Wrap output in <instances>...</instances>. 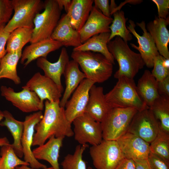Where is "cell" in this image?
Instances as JSON below:
<instances>
[{
  "label": "cell",
  "instance_id": "6da1fadb",
  "mask_svg": "<svg viewBox=\"0 0 169 169\" xmlns=\"http://www.w3.org/2000/svg\"><path fill=\"white\" fill-rule=\"evenodd\" d=\"M59 102L45 100L43 117L35 127L33 146L43 144L52 136L64 138L74 136L72 123L67 119L64 108L60 106Z\"/></svg>",
  "mask_w": 169,
  "mask_h": 169
},
{
  "label": "cell",
  "instance_id": "7a4b0ae2",
  "mask_svg": "<svg viewBox=\"0 0 169 169\" xmlns=\"http://www.w3.org/2000/svg\"><path fill=\"white\" fill-rule=\"evenodd\" d=\"M107 47L119 64V69L114 75L116 79L122 77L133 79L145 65L140 54L131 50L127 43L120 37L108 42Z\"/></svg>",
  "mask_w": 169,
  "mask_h": 169
},
{
  "label": "cell",
  "instance_id": "3957f363",
  "mask_svg": "<svg viewBox=\"0 0 169 169\" xmlns=\"http://www.w3.org/2000/svg\"><path fill=\"white\" fill-rule=\"evenodd\" d=\"M71 57L80 65L86 78L95 83L103 82L112 75L113 64L100 53L73 51Z\"/></svg>",
  "mask_w": 169,
  "mask_h": 169
},
{
  "label": "cell",
  "instance_id": "277c9868",
  "mask_svg": "<svg viewBox=\"0 0 169 169\" xmlns=\"http://www.w3.org/2000/svg\"><path fill=\"white\" fill-rule=\"evenodd\" d=\"M118 79L114 88L105 95L111 108H133L140 111L149 108L138 94L133 79L122 77Z\"/></svg>",
  "mask_w": 169,
  "mask_h": 169
},
{
  "label": "cell",
  "instance_id": "5b68a950",
  "mask_svg": "<svg viewBox=\"0 0 169 169\" xmlns=\"http://www.w3.org/2000/svg\"><path fill=\"white\" fill-rule=\"evenodd\" d=\"M137 111L133 108L111 109L101 122L103 139L116 140L126 133Z\"/></svg>",
  "mask_w": 169,
  "mask_h": 169
},
{
  "label": "cell",
  "instance_id": "8992f818",
  "mask_svg": "<svg viewBox=\"0 0 169 169\" xmlns=\"http://www.w3.org/2000/svg\"><path fill=\"white\" fill-rule=\"evenodd\" d=\"M44 11L36 16L31 43L50 38L60 18L61 10L57 0L44 2Z\"/></svg>",
  "mask_w": 169,
  "mask_h": 169
},
{
  "label": "cell",
  "instance_id": "52a82bcc",
  "mask_svg": "<svg viewBox=\"0 0 169 169\" xmlns=\"http://www.w3.org/2000/svg\"><path fill=\"white\" fill-rule=\"evenodd\" d=\"M14 14L4 28L10 33L20 27L33 28L34 19L44 9V2L41 0H11Z\"/></svg>",
  "mask_w": 169,
  "mask_h": 169
},
{
  "label": "cell",
  "instance_id": "ba28073f",
  "mask_svg": "<svg viewBox=\"0 0 169 169\" xmlns=\"http://www.w3.org/2000/svg\"><path fill=\"white\" fill-rule=\"evenodd\" d=\"M89 152L96 169H114L125 158L116 140L103 139L91 146Z\"/></svg>",
  "mask_w": 169,
  "mask_h": 169
},
{
  "label": "cell",
  "instance_id": "9c48e42d",
  "mask_svg": "<svg viewBox=\"0 0 169 169\" xmlns=\"http://www.w3.org/2000/svg\"><path fill=\"white\" fill-rule=\"evenodd\" d=\"M72 123L74 138L80 145L89 143L92 146L96 145L103 140L101 123L87 113H84L76 117Z\"/></svg>",
  "mask_w": 169,
  "mask_h": 169
},
{
  "label": "cell",
  "instance_id": "30bf717a",
  "mask_svg": "<svg viewBox=\"0 0 169 169\" xmlns=\"http://www.w3.org/2000/svg\"><path fill=\"white\" fill-rule=\"evenodd\" d=\"M22 90L16 92L10 87L2 85L0 87L1 95L23 112H36L43 110L42 103L34 92L22 87Z\"/></svg>",
  "mask_w": 169,
  "mask_h": 169
},
{
  "label": "cell",
  "instance_id": "8fae6325",
  "mask_svg": "<svg viewBox=\"0 0 169 169\" xmlns=\"http://www.w3.org/2000/svg\"><path fill=\"white\" fill-rule=\"evenodd\" d=\"M159 123L150 109L137 111L133 118L127 132L142 139L150 144L156 136Z\"/></svg>",
  "mask_w": 169,
  "mask_h": 169
},
{
  "label": "cell",
  "instance_id": "7c38bea8",
  "mask_svg": "<svg viewBox=\"0 0 169 169\" xmlns=\"http://www.w3.org/2000/svg\"><path fill=\"white\" fill-rule=\"evenodd\" d=\"M129 23V25L126 26L127 28L136 38L139 44V46H137L131 43V46L139 51L145 65L149 68H152L155 58L160 54L154 40L146 29L145 22L143 21L136 23L143 31L142 36L139 35L136 31L134 22L130 20Z\"/></svg>",
  "mask_w": 169,
  "mask_h": 169
},
{
  "label": "cell",
  "instance_id": "4fadbf2b",
  "mask_svg": "<svg viewBox=\"0 0 169 169\" xmlns=\"http://www.w3.org/2000/svg\"><path fill=\"white\" fill-rule=\"evenodd\" d=\"M43 116L41 111L34 112L26 116L23 121L24 129L21 139L24 160L29 164L32 168H47L45 164L39 162L34 157L31 147L33 145L35 127L41 120Z\"/></svg>",
  "mask_w": 169,
  "mask_h": 169
},
{
  "label": "cell",
  "instance_id": "5bb4252c",
  "mask_svg": "<svg viewBox=\"0 0 169 169\" xmlns=\"http://www.w3.org/2000/svg\"><path fill=\"white\" fill-rule=\"evenodd\" d=\"M95 84L90 79H84L75 89L71 99L66 102L65 114L67 119L71 123L75 118L85 113L90 90Z\"/></svg>",
  "mask_w": 169,
  "mask_h": 169
},
{
  "label": "cell",
  "instance_id": "9a60e30c",
  "mask_svg": "<svg viewBox=\"0 0 169 169\" xmlns=\"http://www.w3.org/2000/svg\"><path fill=\"white\" fill-rule=\"evenodd\" d=\"M23 87L34 92L44 103V100L60 101L62 93L57 84L51 79L39 72L33 74Z\"/></svg>",
  "mask_w": 169,
  "mask_h": 169
},
{
  "label": "cell",
  "instance_id": "2e32d148",
  "mask_svg": "<svg viewBox=\"0 0 169 169\" xmlns=\"http://www.w3.org/2000/svg\"><path fill=\"white\" fill-rule=\"evenodd\" d=\"M125 158L147 160L150 144L141 138L126 132L116 140Z\"/></svg>",
  "mask_w": 169,
  "mask_h": 169
},
{
  "label": "cell",
  "instance_id": "e0dca14e",
  "mask_svg": "<svg viewBox=\"0 0 169 169\" xmlns=\"http://www.w3.org/2000/svg\"><path fill=\"white\" fill-rule=\"evenodd\" d=\"M113 19L105 16L93 6L89 17L79 31L82 44L94 35L103 33H110V26Z\"/></svg>",
  "mask_w": 169,
  "mask_h": 169
},
{
  "label": "cell",
  "instance_id": "ac0fdd59",
  "mask_svg": "<svg viewBox=\"0 0 169 169\" xmlns=\"http://www.w3.org/2000/svg\"><path fill=\"white\" fill-rule=\"evenodd\" d=\"M169 24V17L166 19L156 17L155 19L148 23L146 26L147 31L154 41L160 54L166 59H169L168 48L169 32L167 28Z\"/></svg>",
  "mask_w": 169,
  "mask_h": 169
},
{
  "label": "cell",
  "instance_id": "d6986e66",
  "mask_svg": "<svg viewBox=\"0 0 169 169\" xmlns=\"http://www.w3.org/2000/svg\"><path fill=\"white\" fill-rule=\"evenodd\" d=\"M69 61L67 51L65 48L63 47L56 62L51 63L46 58L41 57L37 59L36 65L44 71V75L52 79L63 92L64 89L61 77Z\"/></svg>",
  "mask_w": 169,
  "mask_h": 169
},
{
  "label": "cell",
  "instance_id": "ffe728a7",
  "mask_svg": "<svg viewBox=\"0 0 169 169\" xmlns=\"http://www.w3.org/2000/svg\"><path fill=\"white\" fill-rule=\"evenodd\" d=\"M62 46L60 42L51 38L31 43L22 52L20 63L25 67L33 61L39 58H46L50 53Z\"/></svg>",
  "mask_w": 169,
  "mask_h": 169
},
{
  "label": "cell",
  "instance_id": "44dd1931",
  "mask_svg": "<svg viewBox=\"0 0 169 169\" xmlns=\"http://www.w3.org/2000/svg\"><path fill=\"white\" fill-rule=\"evenodd\" d=\"M111 109L105 100L103 88L94 84L90 90L85 113L101 123Z\"/></svg>",
  "mask_w": 169,
  "mask_h": 169
},
{
  "label": "cell",
  "instance_id": "7402d4cb",
  "mask_svg": "<svg viewBox=\"0 0 169 169\" xmlns=\"http://www.w3.org/2000/svg\"><path fill=\"white\" fill-rule=\"evenodd\" d=\"M50 38L59 42L66 47L75 48L82 44L79 32L72 27L66 13L60 17Z\"/></svg>",
  "mask_w": 169,
  "mask_h": 169
},
{
  "label": "cell",
  "instance_id": "603a6c76",
  "mask_svg": "<svg viewBox=\"0 0 169 169\" xmlns=\"http://www.w3.org/2000/svg\"><path fill=\"white\" fill-rule=\"evenodd\" d=\"M64 138L51 137L48 141L32 150L35 159L46 161L53 169H60L58 162L59 151Z\"/></svg>",
  "mask_w": 169,
  "mask_h": 169
},
{
  "label": "cell",
  "instance_id": "cb8c5ba5",
  "mask_svg": "<svg viewBox=\"0 0 169 169\" xmlns=\"http://www.w3.org/2000/svg\"><path fill=\"white\" fill-rule=\"evenodd\" d=\"M92 0H72L66 13L73 28L79 32L87 20L93 6Z\"/></svg>",
  "mask_w": 169,
  "mask_h": 169
},
{
  "label": "cell",
  "instance_id": "d4e9b609",
  "mask_svg": "<svg viewBox=\"0 0 169 169\" xmlns=\"http://www.w3.org/2000/svg\"><path fill=\"white\" fill-rule=\"evenodd\" d=\"M63 75L65 79L66 88L62 98L59 102L60 106L64 108L72 93L84 79V74L79 69L78 64L72 60L67 64Z\"/></svg>",
  "mask_w": 169,
  "mask_h": 169
},
{
  "label": "cell",
  "instance_id": "484cf974",
  "mask_svg": "<svg viewBox=\"0 0 169 169\" xmlns=\"http://www.w3.org/2000/svg\"><path fill=\"white\" fill-rule=\"evenodd\" d=\"M158 82L151 73L145 70L136 85L137 92L142 100L149 107L159 97Z\"/></svg>",
  "mask_w": 169,
  "mask_h": 169
},
{
  "label": "cell",
  "instance_id": "4316f807",
  "mask_svg": "<svg viewBox=\"0 0 169 169\" xmlns=\"http://www.w3.org/2000/svg\"><path fill=\"white\" fill-rule=\"evenodd\" d=\"M110 33H103L93 36L73 51H91L101 54L115 64V59L109 51L107 43Z\"/></svg>",
  "mask_w": 169,
  "mask_h": 169
},
{
  "label": "cell",
  "instance_id": "83f0119b",
  "mask_svg": "<svg viewBox=\"0 0 169 169\" xmlns=\"http://www.w3.org/2000/svg\"><path fill=\"white\" fill-rule=\"evenodd\" d=\"M3 112L4 120L1 122V126L6 127L11 133L13 140L11 144L17 156L20 158L23 156L21 139L24 129L23 121L16 120L8 111Z\"/></svg>",
  "mask_w": 169,
  "mask_h": 169
},
{
  "label": "cell",
  "instance_id": "f1b7e54d",
  "mask_svg": "<svg viewBox=\"0 0 169 169\" xmlns=\"http://www.w3.org/2000/svg\"><path fill=\"white\" fill-rule=\"evenodd\" d=\"M22 51L7 53L0 61V80L6 78L12 80L16 85L21 83L18 74L17 65L22 54Z\"/></svg>",
  "mask_w": 169,
  "mask_h": 169
},
{
  "label": "cell",
  "instance_id": "f546056e",
  "mask_svg": "<svg viewBox=\"0 0 169 169\" xmlns=\"http://www.w3.org/2000/svg\"><path fill=\"white\" fill-rule=\"evenodd\" d=\"M33 28H18L10 33L6 44L7 53L22 51L23 47L31 39Z\"/></svg>",
  "mask_w": 169,
  "mask_h": 169
},
{
  "label": "cell",
  "instance_id": "4dcf8cb0",
  "mask_svg": "<svg viewBox=\"0 0 169 169\" xmlns=\"http://www.w3.org/2000/svg\"><path fill=\"white\" fill-rule=\"evenodd\" d=\"M149 108L158 121L160 128L169 134V96L159 95Z\"/></svg>",
  "mask_w": 169,
  "mask_h": 169
},
{
  "label": "cell",
  "instance_id": "1f68e13d",
  "mask_svg": "<svg viewBox=\"0 0 169 169\" xmlns=\"http://www.w3.org/2000/svg\"><path fill=\"white\" fill-rule=\"evenodd\" d=\"M113 14L114 19L110 26V32L108 42L117 36L120 37L126 43L131 40L132 35L126 25L127 18H125L123 11L118 10Z\"/></svg>",
  "mask_w": 169,
  "mask_h": 169
},
{
  "label": "cell",
  "instance_id": "d6a6232c",
  "mask_svg": "<svg viewBox=\"0 0 169 169\" xmlns=\"http://www.w3.org/2000/svg\"><path fill=\"white\" fill-rule=\"evenodd\" d=\"M88 147L86 144L77 145L73 154H68L61 163L63 169H93L87 167L86 162L83 159V154L86 149Z\"/></svg>",
  "mask_w": 169,
  "mask_h": 169
},
{
  "label": "cell",
  "instance_id": "836d02e7",
  "mask_svg": "<svg viewBox=\"0 0 169 169\" xmlns=\"http://www.w3.org/2000/svg\"><path fill=\"white\" fill-rule=\"evenodd\" d=\"M0 156V169H15L22 165L29 166L17 156L10 144L1 146Z\"/></svg>",
  "mask_w": 169,
  "mask_h": 169
},
{
  "label": "cell",
  "instance_id": "e575fe53",
  "mask_svg": "<svg viewBox=\"0 0 169 169\" xmlns=\"http://www.w3.org/2000/svg\"><path fill=\"white\" fill-rule=\"evenodd\" d=\"M150 152L155 153L169 163V134L160 127L155 138L150 144Z\"/></svg>",
  "mask_w": 169,
  "mask_h": 169
},
{
  "label": "cell",
  "instance_id": "d590c367",
  "mask_svg": "<svg viewBox=\"0 0 169 169\" xmlns=\"http://www.w3.org/2000/svg\"><path fill=\"white\" fill-rule=\"evenodd\" d=\"M164 58L160 54L155 58L154 61L153 68L151 73L157 82L169 76V69L166 68L163 64Z\"/></svg>",
  "mask_w": 169,
  "mask_h": 169
},
{
  "label": "cell",
  "instance_id": "8d00e7d4",
  "mask_svg": "<svg viewBox=\"0 0 169 169\" xmlns=\"http://www.w3.org/2000/svg\"><path fill=\"white\" fill-rule=\"evenodd\" d=\"M13 9L10 0H0V28H4L11 18Z\"/></svg>",
  "mask_w": 169,
  "mask_h": 169
},
{
  "label": "cell",
  "instance_id": "74e56055",
  "mask_svg": "<svg viewBox=\"0 0 169 169\" xmlns=\"http://www.w3.org/2000/svg\"><path fill=\"white\" fill-rule=\"evenodd\" d=\"M147 160L151 169H169V163L155 153L150 152Z\"/></svg>",
  "mask_w": 169,
  "mask_h": 169
},
{
  "label": "cell",
  "instance_id": "f35d334b",
  "mask_svg": "<svg viewBox=\"0 0 169 169\" xmlns=\"http://www.w3.org/2000/svg\"><path fill=\"white\" fill-rule=\"evenodd\" d=\"M156 5L158 9V17L166 19L169 13V0H152Z\"/></svg>",
  "mask_w": 169,
  "mask_h": 169
},
{
  "label": "cell",
  "instance_id": "ab89813d",
  "mask_svg": "<svg viewBox=\"0 0 169 169\" xmlns=\"http://www.w3.org/2000/svg\"><path fill=\"white\" fill-rule=\"evenodd\" d=\"M95 3L94 6L99 10L105 16L110 18L111 13L109 0H93Z\"/></svg>",
  "mask_w": 169,
  "mask_h": 169
},
{
  "label": "cell",
  "instance_id": "60d3db41",
  "mask_svg": "<svg viewBox=\"0 0 169 169\" xmlns=\"http://www.w3.org/2000/svg\"><path fill=\"white\" fill-rule=\"evenodd\" d=\"M4 28H0V61L7 53L5 46L10 33L5 31Z\"/></svg>",
  "mask_w": 169,
  "mask_h": 169
},
{
  "label": "cell",
  "instance_id": "b9f144b4",
  "mask_svg": "<svg viewBox=\"0 0 169 169\" xmlns=\"http://www.w3.org/2000/svg\"><path fill=\"white\" fill-rule=\"evenodd\" d=\"M157 88L159 95L169 96V76L158 82Z\"/></svg>",
  "mask_w": 169,
  "mask_h": 169
},
{
  "label": "cell",
  "instance_id": "7bdbcfd3",
  "mask_svg": "<svg viewBox=\"0 0 169 169\" xmlns=\"http://www.w3.org/2000/svg\"><path fill=\"white\" fill-rule=\"evenodd\" d=\"M114 169H136L135 163L133 159L124 158Z\"/></svg>",
  "mask_w": 169,
  "mask_h": 169
},
{
  "label": "cell",
  "instance_id": "ee69618b",
  "mask_svg": "<svg viewBox=\"0 0 169 169\" xmlns=\"http://www.w3.org/2000/svg\"><path fill=\"white\" fill-rule=\"evenodd\" d=\"M133 160L135 163L136 169H151L147 160Z\"/></svg>",
  "mask_w": 169,
  "mask_h": 169
},
{
  "label": "cell",
  "instance_id": "f6af8a7d",
  "mask_svg": "<svg viewBox=\"0 0 169 169\" xmlns=\"http://www.w3.org/2000/svg\"><path fill=\"white\" fill-rule=\"evenodd\" d=\"M60 9L64 8L66 13L68 12L72 3L71 0H57Z\"/></svg>",
  "mask_w": 169,
  "mask_h": 169
},
{
  "label": "cell",
  "instance_id": "bcb514c9",
  "mask_svg": "<svg viewBox=\"0 0 169 169\" xmlns=\"http://www.w3.org/2000/svg\"><path fill=\"white\" fill-rule=\"evenodd\" d=\"M29 165H22L19 166H18L16 167L15 169H53V168L51 166L50 167H48L44 168H34L29 167Z\"/></svg>",
  "mask_w": 169,
  "mask_h": 169
},
{
  "label": "cell",
  "instance_id": "7dc6e473",
  "mask_svg": "<svg viewBox=\"0 0 169 169\" xmlns=\"http://www.w3.org/2000/svg\"><path fill=\"white\" fill-rule=\"evenodd\" d=\"M9 144H10V143L7 137H4L0 138V146Z\"/></svg>",
  "mask_w": 169,
  "mask_h": 169
},
{
  "label": "cell",
  "instance_id": "c3c4849f",
  "mask_svg": "<svg viewBox=\"0 0 169 169\" xmlns=\"http://www.w3.org/2000/svg\"><path fill=\"white\" fill-rule=\"evenodd\" d=\"M4 113L3 111L0 110V126L2 122V120L4 118Z\"/></svg>",
  "mask_w": 169,
  "mask_h": 169
},
{
  "label": "cell",
  "instance_id": "681fc988",
  "mask_svg": "<svg viewBox=\"0 0 169 169\" xmlns=\"http://www.w3.org/2000/svg\"></svg>",
  "mask_w": 169,
  "mask_h": 169
}]
</instances>
